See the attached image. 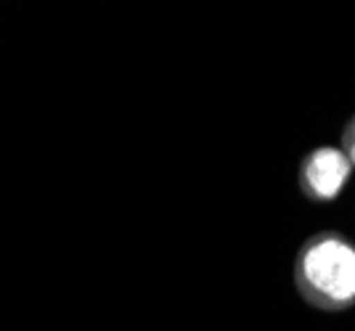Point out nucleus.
<instances>
[{
	"mask_svg": "<svg viewBox=\"0 0 355 331\" xmlns=\"http://www.w3.org/2000/svg\"><path fill=\"white\" fill-rule=\"evenodd\" d=\"M300 297L318 310H347L355 305V244L342 233L324 231L305 241L295 260Z\"/></svg>",
	"mask_w": 355,
	"mask_h": 331,
	"instance_id": "f257e3e1",
	"label": "nucleus"
},
{
	"mask_svg": "<svg viewBox=\"0 0 355 331\" xmlns=\"http://www.w3.org/2000/svg\"><path fill=\"white\" fill-rule=\"evenodd\" d=\"M350 172H353V165L347 162L342 149H334V146L313 149L300 162V175H297L300 191L313 202H331L340 196Z\"/></svg>",
	"mask_w": 355,
	"mask_h": 331,
	"instance_id": "f03ea898",
	"label": "nucleus"
},
{
	"mask_svg": "<svg viewBox=\"0 0 355 331\" xmlns=\"http://www.w3.org/2000/svg\"><path fill=\"white\" fill-rule=\"evenodd\" d=\"M342 154L347 156V162L355 167V117L342 130Z\"/></svg>",
	"mask_w": 355,
	"mask_h": 331,
	"instance_id": "7ed1b4c3",
	"label": "nucleus"
}]
</instances>
